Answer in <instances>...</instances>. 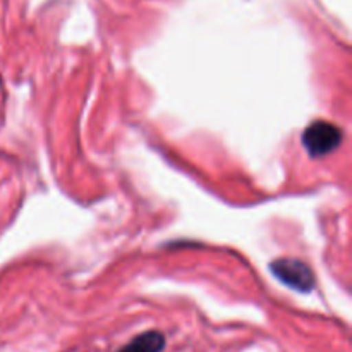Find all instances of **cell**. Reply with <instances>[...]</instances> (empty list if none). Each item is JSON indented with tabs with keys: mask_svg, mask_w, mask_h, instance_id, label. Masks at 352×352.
Returning <instances> with one entry per match:
<instances>
[{
	"mask_svg": "<svg viewBox=\"0 0 352 352\" xmlns=\"http://www.w3.org/2000/svg\"><path fill=\"white\" fill-rule=\"evenodd\" d=\"M342 143V131L329 120H315L302 133V146L311 158L325 157Z\"/></svg>",
	"mask_w": 352,
	"mask_h": 352,
	"instance_id": "cell-1",
	"label": "cell"
},
{
	"mask_svg": "<svg viewBox=\"0 0 352 352\" xmlns=\"http://www.w3.org/2000/svg\"><path fill=\"white\" fill-rule=\"evenodd\" d=\"M270 270L277 280L298 292H311L315 287V275H313L311 268L301 260L278 258V260L272 261Z\"/></svg>",
	"mask_w": 352,
	"mask_h": 352,
	"instance_id": "cell-2",
	"label": "cell"
},
{
	"mask_svg": "<svg viewBox=\"0 0 352 352\" xmlns=\"http://www.w3.org/2000/svg\"><path fill=\"white\" fill-rule=\"evenodd\" d=\"M165 349V336L157 330L143 332L127 342L119 352H162Z\"/></svg>",
	"mask_w": 352,
	"mask_h": 352,
	"instance_id": "cell-3",
	"label": "cell"
}]
</instances>
